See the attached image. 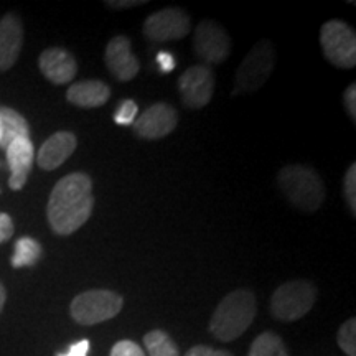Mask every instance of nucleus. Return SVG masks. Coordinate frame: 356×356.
Listing matches in <instances>:
<instances>
[{"label":"nucleus","instance_id":"nucleus-2","mask_svg":"<svg viewBox=\"0 0 356 356\" xmlns=\"http://www.w3.org/2000/svg\"><path fill=\"white\" fill-rule=\"evenodd\" d=\"M256 317L254 293L239 289L218 304L210 320L211 335L220 341H234L251 327Z\"/></svg>","mask_w":356,"mask_h":356},{"label":"nucleus","instance_id":"nucleus-27","mask_svg":"<svg viewBox=\"0 0 356 356\" xmlns=\"http://www.w3.org/2000/svg\"><path fill=\"white\" fill-rule=\"evenodd\" d=\"M345 108L346 113L351 118V121H356V84H350L345 91Z\"/></svg>","mask_w":356,"mask_h":356},{"label":"nucleus","instance_id":"nucleus-23","mask_svg":"<svg viewBox=\"0 0 356 356\" xmlns=\"http://www.w3.org/2000/svg\"><path fill=\"white\" fill-rule=\"evenodd\" d=\"M137 119V104L132 99H126L119 104L118 111H115L114 121L119 126H131Z\"/></svg>","mask_w":356,"mask_h":356},{"label":"nucleus","instance_id":"nucleus-13","mask_svg":"<svg viewBox=\"0 0 356 356\" xmlns=\"http://www.w3.org/2000/svg\"><path fill=\"white\" fill-rule=\"evenodd\" d=\"M40 70L53 84H68L78 73L74 56L63 48H48L40 55Z\"/></svg>","mask_w":356,"mask_h":356},{"label":"nucleus","instance_id":"nucleus-20","mask_svg":"<svg viewBox=\"0 0 356 356\" xmlns=\"http://www.w3.org/2000/svg\"><path fill=\"white\" fill-rule=\"evenodd\" d=\"M249 356H289L286 345L279 335L273 332H264L252 341Z\"/></svg>","mask_w":356,"mask_h":356},{"label":"nucleus","instance_id":"nucleus-30","mask_svg":"<svg viewBox=\"0 0 356 356\" xmlns=\"http://www.w3.org/2000/svg\"><path fill=\"white\" fill-rule=\"evenodd\" d=\"M147 0H122V2H118V0H108L104 2V6H108L113 10H126V8L145 6Z\"/></svg>","mask_w":356,"mask_h":356},{"label":"nucleus","instance_id":"nucleus-28","mask_svg":"<svg viewBox=\"0 0 356 356\" xmlns=\"http://www.w3.org/2000/svg\"><path fill=\"white\" fill-rule=\"evenodd\" d=\"M157 65H159V70L160 73H172L173 70H175V58L173 55H170L168 51H160L157 55Z\"/></svg>","mask_w":356,"mask_h":356},{"label":"nucleus","instance_id":"nucleus-10","mask_svg":"<svg viewBox=\"0 0 356 356\" xmlns=\"http://www.w3.org/2000/svg\"><path fill=\"white\" fill-rule=\"evenodd\" d=\"M178 91L186 108H204L215 91V74L210 66L195 65L186 70L178 79Z\"/></svg>","mask_w":356,"mask_h":356},{"label":"nucleus","instance_id":"nucleus-16","mask_svg":"<svg viewBox=\"0 0 356 356\" xmlns=\"http://www.w3.org/2000/svg\"><path fill=\"white\" fill-rule=\"evenodd\" d=\"M78 140L74 134L68 131H61L53 134L50 139L42 145V149L38 150L37 162L40 168L43 170H55L60 165H63L71 157V154L76 150Z\"/></svg>","mask_w":356,"mask_h":356},{"label":"nucleus","instance_id":"nucleus-29","mask_svg":"<svg viewBox=\"0 0 356 356\" xmlns=\"http://www.w3.org/2000/svg\"><path fill=\"white\" fill-rule=\"evenodd\" d=\"M12 234H13L12 218L6 215V213H0V244L6 243L7 239H10Z\"/></svg>","mask_w":356,"mask_h":356},{"label":"nucleus","instance_id":"nucleus-19","mask_svg":"<svg viewBox=\"0 0 356 356\" xmlns=\"http://www.w3.org/2000/svg\"><path fill=\"white\" fill-rule=\"evenodd\" d=\"M43 254V249L40 246L38 241H35L33 238H20L19 241L15 243V251H13L12 256V266L15 269H20V267H29L35 266L40 261V257Z\"/></svg>","mask_w":356,"mask_h":356},{"label":"nucleus","instance_id":"nucleus-26","mask_svg":"<svg viewBox=\"0 0 356 356\" xmlns=\"http://www.w3.org/2000/svg\"><path fill=\"white\" fill-rule=\"evenodd\" d=\"M185 356H234V355H231L229 351H226V350H215V348H211V346L197 345L186 351Z\"/></svg>","mask_w":356,"mask_h":356},{"label":"nucleus","instance_id":"nucleus-17","mask_svg":"<svg viewBox=\"0 0 356 356\" xmlns=\"http://www.w3.org/2000/svg\"><path fill=\"white\" fill-rule=\"evenodd\" d=\"M111 97V89L106 83L97 79H86V81L74 83L66 92V99L78 108H99L104 106Z\"/></svg>","mask_w":356,"mask_h":356},{"label":"nucleus","instance_id":"nucleus-9","mask_svg":"<svg viewBox=\"0 0 356 356\" xmlns=\"http://www.w3.org/2000/svg\"><path fill=\"white\" fill-rule=\"evenodd\" d=\"M195 53L208 65H221L231 53V40L226 30L213 20L200 22L195 30Z\"/></svg>","mask_w":356,"mask_h":356},{"label":"nucleus","instance_id":"nucleus-33","mask_svg":"<svg viewBox=\"0 0 356 356\" xmlns=\"http://www.w3.org/2000/svg\"><path fill=\"white\" fill-rule=\"evenodd\" d=\"M0 139H2V122H0Z\"/></svg>","mask_w":356,"mask_h":356},{"label":"nucleus","instance_id":"nucleus-32","mask_svg":"<svg viewBox=\"0 0 356 356\" xmlns=\"http://www.w3.org/2000/svg\"><path fill=\"white\" fill-rule=\"evenodd\" d=\"M6 300H7V292H6V287H3V286H2V282H0V314H2L3 305H6Z\"/></svg>","mask_w":356,"mask_h":356},{"label":"nucleus","instance_id":"nucleus-15","mask_svg":"<svg viewBox=\"0 0 356 356\" xmlns=\"http://www.w3.org/2000/svg\"><path fill=\"white\" fill-rule=\"evenodd\" d=\"M24 44V26L17 15L7 13L0 20V71L10 70Z\"/></svg>","mask_w":356,"mask_h":356},{"label":"nucleus","instance_id":"nucleus-12","mask_svg":"<svg viewBox=\"0 0 356 356\" xmlns=\"http://www.w3.org/2000/svg\"><path fill=\"white\" fill-rule=\"evenodd\" d=\"M104 61L111 74L119 81H131L139 73V60L132 53L131 40L124 35L114 37L106 47Z\"/></svg>","mask_w":356,"mask_h":356},{"label":"nucleus","instance_id":"nucleus-31","mask_svg":"<svg viewBox=\"0 0 356 356\" xmlns=\"http://www.w3.org/2000/svg\"><path fill=\"white\" fill-rule=\"evenodd\" d=\"M89 353V341L88 340H81L78 343L71 345L66 353H61L58 356H88Z\"/></svg>","mask_w":356,"mask_h":356},{"label":"nucleus","instance_id":"nucleus-7","mask_svg":"<svg viewBox=\"0 0 356 356\" xmlns=\"http://www.w3.org/2000/svg\"><path fill=\"white\" fill-rule=\"evenodd\" d=\"M325 58L337 68L350 70L356 65V35L343 20L327 22L320 30Z\"/></svg>","mask_w":356,"mask_h":356},{"label":"nucleus","instance_id":"nucleus-25","mask_svg":"<svg viewBox=\"0 0 356 356\" xmlns=\"http://www.w3.org/2000/svg\"><path fill=\"white\" fill-rule=\"evenodd\" d=\"M109 356H145V355L137 343H134L131 340H121L113 346Z\"/></svg>","mask_w":356,"mask_h":356},{"label":"nucleus","instance_id":"nucleus-24","mask_svg":"<svg viewBox=\"0 0 356 356\" xmlns=\"http://www.w3.org/2000/svg\"><path fill=\"white\" fill-rule=\"evenodd\" d=\"M343 191H345L346 204H348L351 210V215H355L356 213V165L355 163H351L348 170H346Z\"/></svg>","mask_w":356,"mask_h":356},{"label":"nucleus","instance_id":"nucleus-14","mask_svg":"<svg viewBox=\"0 0 356 356\" xmlns=\"http://www.w3.org/2000/svg\"><path fill=\"white\" fill-rule=\"evenodd\" d=\"M7 163L10 168L8 186L12 190H22L26 184L30 172H32L35 150L30 139H17L6 149Z\"/></svg>","mask_w":356,"mask_h":356},{"label":"nucleus","instance_id":"nucleus-3","mask_svg":"<svg viewBox=\"0 0 356 356\" xmlns=\"http://www.w3.org/2000/svg\"><path fill=\"white\" fill-rule=\"evenodd\" d=\"M279 186L293 207L304 211L318 210L325 200L322 178L312 167L287 165L279 172Z\"/></svg>","mask_w":356,"mask_h":356},{"label":"nucleus","instance_id":"nucleus-11","mask_svg":"<svg viewBox=\"0 0 356 356\" xmlns=\"http://www.w3.org/2000/svg\"><path fill=\"white\" fill-rule=\"evenodd\" d=\"M178 124V114L167 102H157L147 108L132 124L134 134L140 139H162L173 132Z\"/></svg>","mask_w":356,"mask_h":356},{"label":"nucleus","instance_id":"nucleus-1","mask_svg":"<svg viewBox=\"0 0 356 356\" xmlns=\"http://www.w3.org/2000/svg\"><path fill=\"white\" fill-rule=\"evenodd\" d=\"M92 208L91 178L86 173H71L61 178L51 191L47 207L48 221L56 234H73L91 218Z\"/></svg>","mask_w":356,"mask_h":356},{"label":"nucleus","instance_id":"nucleus-4","mask_svg":"<svg viewBox=\"0 0 356 356\" xmlns=\"http://www.w3.org/2000/svg\"><path fill=\"white\" fill-rule=\"evenodd\" d=\"M317 299V289L309 280H291L275 289L270 312L282 322H296L309 314Z\"/></svg>","mask_w":356,"mask_h":356},{"label":"nucleus","instance_id":"nucleus-6","mask_svg":"<svg viewBox=\"0 0 356 356\" xmlns=\"http://www.w3.org/2000/svg\"><path fill=\"white\" fill-rule=\"evenodd\" d=\"M275 53L273 43L267 40H261L243 60L241 66L236 71V91L238 92H252L264 86L274 70Z\"/></svg>","mask_w":356,"mask_h":356},{"label":"nucleus","instance_id":"nucleus-8","mask_svg":"<svg viewBox=\"0 0 356 356\" xmlns=\"http://www.w3.org/2000/svg\"><path fill=\"white\" fill-rule=\"evenodd\" d=\"M145 37L152 42L165 43L185 38L190 33L188 13L178 7H167L152 13L144 22Z\"/></svg>","mask_w":356,"mask_h":356},{"label":"nucleus","instance_id":"nucleus-18","mask_svg":"<svg viewBox=\"0 0 356 356\" xmlns=\"http://www.w3.org/2000/svg\"><path fill=\"white\" fill-rule=\"evenodd\" d=\"M0 122H2V139L0 149L6 150L13 140L30 139V127L26 119L10 108H0Z\"/></svg>","mask_w":356,"mask_h":356},{"label":"nucleus","instance_id":"nucleus-5","mask_svg":"<svg viewBox=\"0 0 356 356\" xmlns=\"http://www.w3.org/2000/svg\"><path fill=\"white\" fill-rule=\"evenodd\" d=\"M124 299L118 292L92 289L79 293L71 302L70 314L79 325H97L114 318L122 310Z\"/></svg>","mask_w":356,"mask_h":356},{"label":"nucleus","instance_id":"nucleus-22","mask_svg":"<svg viewBox=\"0 0 356 356\" xmlns=\"http://www.w3.org/2000/svg\"><path fill=\"white\" fill-rule=\"evenodd\" d=\"M338 345L345 351V355L356 356V320L350 318L341 325L337 335Z\"/></svg>","mask_w":356,"mask_h":356},{"label":"nucleus","instance_id":"nucleus-21","mask_svg":"<svg viewBox=\"0 0 356 356\" xmlns=\"http://www.w3.org/2000/svg\"><path fill=\"white\" fill-rule=\"evenodd\" d=\"M145 350L149 356H180L178 346L165 332L152 330L144 337Z\"/></svg>","mask_w":356,"mask_h":356}]
</instances>
